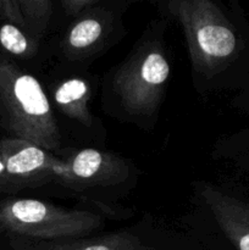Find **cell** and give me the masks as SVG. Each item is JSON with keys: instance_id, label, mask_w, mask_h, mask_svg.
<instances>
[{"instance_id": "6da1fadb", "label": "cell", "mask_w": 249, "mask_h": 250, "mask_svg": "<svg viewBox=\"0 0 249 250\" xmlns=\"http://www.w3.org/2000/svg\"><path fill=\"white\" fill-rule=\"evenodd\" d=\"M163 7L182 28L195 72L249 85V37L217 0H163Z\"/></svg>"}, {"instance_id": "7a4b0ae2", "label": "cell", "mask_w": 249, "mask_h": 250, "mask_svg": "<svg viewBox=\"0 0 249 250\" xmlns=\"http://www.w3.org/2000/svg\"><path fill=\"white\" fill-rule=\"evenodd\" d=\"M6 214L12 229L38 241L83 238L102 225L97 214L63 209L37 199L15 200Z\"/></svg>"}, {"instance_id": "3957f363", "label": "cell", "mask_w": 249, "mask_h": 250, "mask_svg": "<svg viewBox=\"0 0 249 250\" xmlns=\"http://www.w3.org/2000/svg\"><path fill=\"white\" fill-rule=\"evenodd\" d=\"M168 76L170 63L163 49L151 43L117 71L114 90L128 112L151 114L160 102Z\"/></svg>"}, {"instance_id": "277c9868", "label": "cell", "mask_w": 249, "mask_h": 250, "mask_svg": "<svg viewBox=\"0 0 249 250\" xmlns=\"http://www.w3.org/2000/svg\"><path fill=\"white\" fill-rule=\"evenodd\" d=\"M9 97L20 134L46 150L60 146V131L48 97L31 75H12Z\"/></svg>"}, {"instance_id": "5b68a950", "label": "cell", "mask_w": 249, "mask_h": 250, "mask_svg": "<svg viewBox=\"0 0 249 250\" xmlns=\"http://www.w3.org/2000/svg\"><path fill=\"white\" fill-rule=\"evenodd\" d=\"M200 197L234 250H249V198L203 183Z\"/></svg>"}, {"instance_id": "8992f818", "label": "cell", "mask_w": 249, "mask_h": 250, "mask_svg": "<svg viewBox=\"0 0 249 250\" xmlns=\"http://www.w3.org/2000/svg\"><path fill=\"white\" fill-rule=\"evenodd\" d=\"M126 167L116 156L97 149H83L55 168L54 178L66 185H110L124 180Z\"/></svg>"}, {"instance_id": "52a82bcc", "label": "cell", "mask_w": 249, "mask_h": 250, "mask_svg": "<svg viewBox=\"0 0 249 250\" xmlns=\"http://www.w3.org/2000/svg\"><path fill=\"white\" fill-rule=\"evenodd\" d=\"M22 248V250H149L138 237L128 232H117L90 239L28 241Z\"/></svg>"}, {"instance_id": "ba28073f", "label": "cell", "mask_w": 249, "mask_h": 250, "mask_svg": "<svg viewBox=\"0 0 249 250\" xmlns=\"http://www.w3.org/2000/svg\"><path fill=\"white\" fill-rule=\"evenodd\" d=\"M61 163V159L54 156L46 149L26 142L19 144V148L9 154L5 168L11 175H42L54 178V171Z\"/></svg>"}, {"instance_id": "9c48e42d", "label": "cell", "mask_w": 249, "mask_h": 250, "mask_svg": "<svg viewBox=\"0 0 249 250\" xmlns=\"http://www.w3.org/2000/svg\"><path fill=\"white\" fill-rule=\"evenodd\" d=\"M90 88L84 80L68 78L61 82L54 92V100L59 109L71 119L83 125L90 124L89 112Z\"/></svg>"}, {"instance_id": "30bf717a", "label": "cell", "mask_w": 249, "mask_h": 250, "mask_svg": "<svg viewBox=\"0 0 249 250\" xmlns=\"http://www.w3.org/2000/svg\"><path fill=\"white\" fill-rule=\"evenodd\" d=\"M16 2L32 33L43 36L50 23L54 0H16Z\"/></svg>"}, {"instance_id": "8fae6325", "label": "cell", "mask_w": 249, "mask_h": 250, "mask_svg": "<svg viewBox=\"0 0 249 250\" xmlns=\"http://www.w3.org/2000/svg\"><path fill=\"white\" fill-rule=\"evenodd\" d=\"M0 43L10 53L22 55L29 50V42L23 32L15 24L6 23L0 28Z\"/></svg>"}, {"instance_id": "7c38bea8", "label": "cell", "mask_w": 249, "mask_h": 250, "mask_svg": "<svg viewBox=\"0 0 249 250\" xmlns=\"http://www.w3.org/2000/svg\"><path fill=\"white\" fill-rule=\"evenodd\" d=\"M60 1L61 7H62L63 12L67 16L76 17L81 14V12L85 11L89 7L94 6V5L99 4L103 0H59Z\"/></svg>"}, {"instance_id": "4fadbf2b", "label": "cell", "mask_w": 249, "mask_h": 250, "mask_svg": "<svg viewBox=\"0 0 249 250\" xmlns=\"http://www.w3.org/2000/svg\"><path fill=\"white\" fill-rule=\"evenodd\" d=\"M241 146H244V150L239 154L238 164L249 175V132L243 136V142L241 143Z\"/></svg>"}, {"instance_id": "5bb4252c", "label": "cell", "mask_w": 249, "mask_h": 250, "mask_svg": "<svg viewBox=\"0 0 249 250\" xmlns=\"http://www.w3.org/2000/svg\"><path fill=\"white\" fill-rule=\"evenodd\" d=\"M239 105L249 111V87H248V90H247V92L242 95L241 99H239Z\"/></svg>"}, {"instance_id": "9a60e30c", "label": "cell", "mask_w": 249, "mask_h": 250, "mask_svg": "<svg viewBox=\"0 0 249 250\" xmlns=\"http://www.w3.org/2000/svg\"><path fill=\"white\" fill-rule=\"evenodd\" d=\"M0 1L7 2L9 7L12 10V12H15V14H16V12L19 11V7H17L16 4H15V0H0Z\"/></svg>"}, {"instance_id": "2e32d148", "label": "cell", "mask_w": 249, "mask_h": 250, "mask_svg": "<svg viewBox=\"0 0 249 250\" xmlns=\"http://www.w3.org/2000/svg\"><path fill=\"white\" fill-rule=\"evenodd\" d=\"M229 4L233 6L234 10H237V11H241V9H239V5H238V0H228Z\"/></svg>"}, {"instance_id": "e0dca14e", "label": "cell", "mask_w": 249, "mask_h": 250, "mask_svg": "<svg viewBox=\"0 0 249 250\" xmlns=\"http://www.w3.org/2000/svg\"><path fill=\"white\" fill-rule=\"evenodd\" d=\"M4 170H5V163H2V161L0 160V173H1Z\"/></svg>"}]
</instances>
